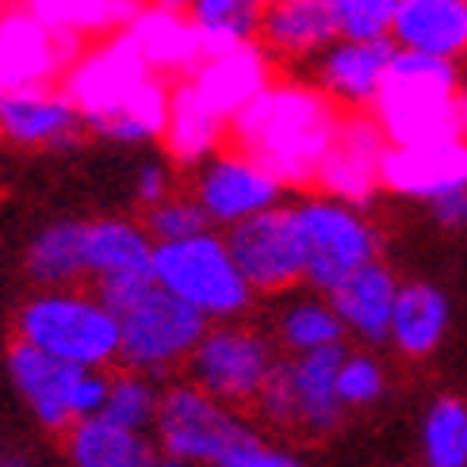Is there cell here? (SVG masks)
Listing matches in <instances>:
<instances>
[{"label":"cell","mask_w":467,"mask_h":467,"mask_svg":"<svg viewBox=\"0 0 467 467\" xmlns=\"http://www.w3.org/2000/svg\"><path fill=\"white\" fill-rule=\"evenodd\" d=\"M345 111L315 81L276 77L226 127V146L265 165L287 192H315L318 169L341 130Z\"/></svg>","instance_id":"obj_1"},{"label":"cell","mask_w":467,"mask_h":467,"mask_svg":"<svg viewBox=\"0 0 467 467\" xmlns=\"http://www.w3.org/2000/svg\"><path fill=\"white\" fill-rule=\"evenodd\" d=\"M463 88L456 62L399 50L383 77L376 104L368 108L391 146H425L460 139L456 92Z\"/></svg>","instance_id":"obj_2"},{"label":"cell","mask_w":467,"mask_h":467,"mask_svg":"<svg viewBox=\"0 0 467 467\" xmlns=\"http://www.w3.org/2000/svg\"><path fill=\"white\" fill-rule=\"evenodd\" d=\"M153 280L165 287L172 299H181L207 322H242L253 318L257 296L242 276L238 261L226 245L223 230H203L184 242L153 245Z\"/></svg>","instance_id":"obj_3"},{"label":"cell","mask_w":467,"mask_h":467,"mask_svg":"<svg viewBox=\"0 0 467 467\" xmlns=\"http://www.w3.org/2000/svg\"><path fill=\"white\" fill-rule=\"evenodd\" d=\"M16 341H27L73 368L119 364V318L96 291L81 287L31 296L16 315Z\"/></svg>","instance_id":"obj_4"},{"label":"cell","mask_w":467,"mask_h":467,"mask_svg":"<svg viewBox=\"0 0 467 467\" xmlns=\"http://www.w3.org/2000/svg\"><path fill=\"white\" fill-rule=\"evenodd\" d=\"M341 353L345 345L306 357H280L261 399L253 402L249 418L265 433H280V437H299V441L337 437L348 421V410L337 399Z\"/></svg>","instance_id":"obj_5"},{"label":"cell","mask_w":467,"mask_h":467,"mask_svg":"<svg viewBox=\"0 0 467 467\" xmlns=\"http://www.w3.org/2000/svg\"><path fill=\"white\" fill-rule=\"evenodd\" d=\"M291 211H296V226L303 238L306 287L318 296H329L357 268L383 257V234L368 215V207L303 192L299 200H291Z\"/></svg>","instance_id":"obj_6"},{"label":"cell","mask_w":467,"mask_h":467,"mask_svg":"<svg viewBox=\"0 0 467 467\" xmlns=\"http://www.w3.org/2000/svg\"><path fill=\"white\" fill-rule=\"evenodd\" d=\"M280 364V348L265 322H211L196 353L184 364V379L234 410H253L265 383Z\"/></svg>","instance_id":"obj_7"},{"label":"cell","mask_w":467,"mask_h":467,"mask_svg":"<svg viewBox=\"0 0 467 467\" xmlns=\"http://www.w3.org/2000/svg\"><path fill=\"white\" fill-rule=\"evenodd\" d=\"M253 430V418L245 410L211 399L196 383L177 379L161 387V406L153 418V444L158 452L181 463L219 467V460Z\"/></svg>","instance_id":"obj_8"},{"label":"cell","mask_w":467,"mask_h":467,"mask_svg":"<svg viewBox=\"0 0 467 467\" xmlns=\"http://www.w3.org/2000/svg\"><path fill=\"white\" fill-rule=\"evenodd\" d=\"M207 326L211 322L203 315L153 284L139 303H130L119 315V368L150 379H169L177 372L184 376V364L196 353Z\"/></svg>","instance_id":"obj_9"},{"label":"cell","mask_w":467,"mask_h":467,"mask_svg":"<svg viewBox=\"0 0 467 467\" xmlns=\"http://www.w3.org/2000/svg\"><path fill=\"white\" fill-rule=\"evenodd\" d=\"M226 245L238 261L242 276L249 280L257 299H284L291 291L306 287V257H303V238L296 226V211L284 200L280 207L261 211L238 226L223 230Z\"/></svg>","instance_id":"obj_10"},{"label":"cell","mask_w":467,"mask_h":467,"mask_svg":"<svg viewBox=\"0 0 467 467\" xmlns=\"http://www.w3.org/2000/svg\"><path fill=\"white\" fill-rule=\"evenodd\" d=\"M188 192L203 207V215L215 230H230L253 215H261V211L280 207L287 196V188L265 165L245 158L234 146H223L219 153H211L207 161L192 169Z\"/></svg>","instance_id":"obj_11"},{"label":"cell","mask_w":467,"mask_h":467,"mask_svg":"<svg viewBox=\"0 0 467 467\" xmlns=\"http://www.w3.org/2000/svg\"><path fill=\"white\" fill-rule=\"evenodd\" d=\"M153 73L146 66L142 50L134 47V38L127 31L100 38V43L85 47V54L62 73V88L73 108L88 119H100V115L123 108L134 92H139L146 81H153Z\"/></svg>","instance_id":"obj_12"},{"label":"cell","mask_w":467,"mask_h":467,"mask_svg":"<svg viewBox=\"0 0 467 467\" xmlns=\"http://www.w3.org/2000/svg\"><path fill=\"white\" fill-rule=\"evenodd\" d=\"M387 146L391 142L383 139L372 111H345L337 139L318 169L315 192L318 196H329V200L353 203V207H368L383 192Z\"/></svg>","instance_id":"obj_13"},{"label":"cell","mask_w":467,"mask_h":467,"mask_svg":"<svg viewBox=\"0 0 467 467\" xmlns=\"http://www.w3.org/2000/svg\"><path fill=\"white\" fill-rule=\"evenodd\" d=\"M81 54V43L47 31L27 8L16 5L0 12V96L62 81Z\"/></svg>","instance_id":"obj_14"},{"label":"cell","mask_w":467,"mask_h":467,"mask_svg":"<svg viewBox=\"0 0 467 467\" xmlns=\"http://www.w3.org/2000/svg\"><path fill=\"white\" fill-rule=\"evenodd\" d=\"M85 115L54 88H19L0 96V142L19 150H69L85 139Z\"/></svg>","instance_id":"obj_15"},{"label":"cell","mask_w":467,"mask_h":467,"mask_svg":"<svg viewBox=\"0 0 467 467\" xmlns=\"http://www.w3.org/2000/svg\"><path fill=\"white\" fill-rule=\"evenodd\" d=\"M399 47L387 38H337L326 54L315 57V85L341 111H368L383 88Z\"/></svg>","instance_id":"obj_16"},{"label":"cell","mask_w":467,"mask_h":467,"mask_svg":"<svg viewBox=\"0 0 467 467\" xmlns=\"http://www.w3.org/2000/svg\"><path fill=\"white\" fill-rule=\"evenodd\" d=\"M452 322H456L452 296L437 280H425V276L406 280L402 276L395 315H391V334H387V348L406 364L433 360L441 348L449 345Z\"/></svg>","instance_id":"obj_17"},{"label":"cell","mask_w":467,"mask_h":467,"mask_svg":"<svg viewBox=\"0 0 467 467\" xmlns=\"http://www.w3.org/2000/svg\"><path fill=\"white\" fill-rule=\"evenodd\" d=\"M276 73H280V66L272 62L265 54V47L253 38V43H242L234 50L203 57L200 69L192 77H184V81L230 127L234 115L245 111L272 81H276Z\"/></svg>","instance_id":"obj_18"},{"label":"cell","mask_w":467,"mask_h":467,"mask_svg":"<svg viewBox=\"0 0 467 467\" xmlns=\"http://www.w3.org/2000/svg\"><path fill=\"white\" fill-rule=\"evenodd\" d=\"M456 188H467V139L425 142V146H387V158H383L387 196L433 203Z\"/></svg>","instance_id":"obj_19"},{"label":"cell","mask_w":467,"mask_h":467,"mask_svg":"<svg viewBox=\"0 0 467 467\" xmlns=\"http://www.w3.org/2000/svg\"><path fill=\"white\" fill-rule=\"evenodd\" d=\"M399 284H402V276L395 272V265L379 257L372 265L357 268L341 287L329 291V303H334L348 341L360 348H387Z\"/></svg>","instance_id":"obj_20"},{"label":"cell","mask_w":467,"mask_h":467,"mask_svg":"<svg viewBox=\"0 0 467 467\" xmlns=\"http://www.w3.org/2000/svg\"><path fill=\"white\" fill-rule=\"evenodd\" d=\"M81 372L85 368L54 360V357L43 353V348H35L27 341H12V348H8V376L16 383V391L27 402L35 421L50 433H66L77 421L73 391H77Z\"/></svg>","instance_id":"obj_21"},{"label":"cell","mask_w":467,"mask_h":467,"mask_svg":"<svg viewBox=\"0 0 467 467\" xmlns=\"http://www.w3.org/2000/svg\"><path fill=\"white\" fill-rule=\"evenodd\" d=\"M337 38L341 31L326 0H280V5L261 8L257 19V43L276 66L315 62Z\"/></svg>","instance_id":"obj_22"},{"label":"cell","mask_w":467,"mask_h":467,"mask_svg":"<svg viewBox=\"0 0 467 467\" xmlns=\"http://www.w3.org/2000/svg\"><path fill=\"white\" fill-rule=\"evenodd\" d=\"M265 329L276 341L280 357H306V353H322V348L348 345L345 326L329 296H318L310 287L272 299L265 310Z\"/></svg>","instance_id":"obj_23"},{"label":"cell","mask_w":467,"mask_h":467,"mask_svg":"<svg viewBox=\"0 0 467 467\" xmlns=\"http://www.w3.org/2000/svg\"><path fill=\"white\" fill-rule=\"evenodd\" d=\"M134 47L142 50L146 66L165 77V81H184L200 69L203 62V38L188 12H169V8H142L127 27Z\"/></svg>","instance_id":"obj_24"},{"label":"cell","mask_w":467,"mask_h":467,"mask_svg":"<svg viewBox=\"0 0 467 467\" xmlns=\"http://www.w3.org/2000/svg\"><path fill=\"white\" fill-rule=\"evenodd\" d=\"M153 265V238L142 219L100 215L85 219V272L88 284H108L123 276H146Z\"/></svg>","instance_id":"obj_25"},{"label":"cell","mask_w":467,"mask_h":467,"mask_svg":"<svg viewBox=\"0 0 467 467\" xmlns=\"http://www.w3.org/2000/svg\"><path fill=\"white\" fill-rule=\"evenodd\" d=\"M391 43L399 50L460 62L467 54V5L460 0H399Z\"/></svg>","instance_id":"obj_26"},{"label":"cell","mask_w":467,"mask_h":467,"mask_svg":"<svg viewBox=\"0 0 467 467\" xmlns=\"http://www.w3.org/2000/svg\"><path fill=\"white\" fill-rule=\"evenodd\" d=\"M47 31L92 47L134 24V16L146 8V0H19Z\"/></svg>","instance_id":"obj_27"},{"label":"cell","mask_w":467,"mask_h":467,"mask_svg":"<svg viewBox=\"0 0 467 467\" xmlns=\"http://www.w3.org/2000/svg\"><path fill=\"white\" fill-rule=\"evenodd\" d=\"M62 437L69 467H153L161 460L150 433L123 430L108 418H85L69 425Z\"/></svg>","instance_id":"obj_28"},{"label":"cell","mask_w":467,"mask_h":467,"mask_svg":"<svg viewBox=\"0 0 467 467\" xmlns=\"http://www.w3.org/2000/svg\"><path fill=\"white\" fill-rule=\"evenodd\" d=\"M161 142H165V153L172 165L196 169L200 161H207L211 153H219L226 146V123L192 92L188 81H172Z\"/></svg>","instance_id":"obj_29"},{"label":"cell","mask_w":467,"mask_h":467,"mask_svg":"<svg viewBox=\"0 0 467 467\" xmlns=\"http://www.w3.org/2000/svg\"><path fill=\"white\" fill-rule=\"evenodd\" d=\"M27 276L43 287H77L88 280L85 272V219H57L43 226L27 245Z\"/></svg>","instance_id":"obj_30"},{"label":"cell","mask_w":467,"mask_h":467,"mask_svg":"<svg viewBox=\"0 0 467 467\" xmlns=\"http://www.w3.org/2000/svg\"><path fill=\"white\" fill-rule=\"evenodd\" d=\"M169 96H172V81L165 77H153L139 92L130 96L123 108H115L100 119H88V134L104 142H119V146H142L165 134V119H169Z\"/></svg>","instance_id":"obj_31"},{"label":"cell","mask_w":467,"mask_h":467,"mask_svg":"<svg viewBox=\"0 0 467 467\" xmlns=\"http://www.w3.org/2000/svg\"><path fill=\"white\" fill-rule=\"evenodd\" d=\"M421 467H467V399L433 395L418 421Z\"/></svg>","instance_id":"obj_32"},{"label":"cell","mask_w":467,"mask_h":467,"mask_svg":"<svg viewBox=\"0 0 467 467\" xmlns=\"http://www.w3.org/2000/svg\"><path fill=\"white\" fill-rule=\"evenodd\" d=\"M188 19L203 38V57L234 50L257 38L261 8L253 0H192Z\"/></svg>","instance_id":"obj_33"},{"label":"cell","mask_w":467,"mask_h":467,"mask_svg":"<svg viewBox=\"0 0 467 467\" xmlns=\"http://www.w3.org/2000/svg\"><path fill=\"white\" fill-rule=\"evenodd\" d=\"M391 395V368H387L379 348L345 345L337 364V399L348 414H364Z\"/></svg>","instance_id":"obj_34"},{"label":"cell","mask_w":467,"mask_h":467,"mask_svg":"<svg viewBox=\"0 0 467 467\" xmlns=\"http://www.w3.org/2000/svg\"><path fill=\"white\" fill-rule=\"evenodd\" d=\"M158 406H161V383L142 376V372H127V368H119V372H111L108 402H104L100 418L123 425V430L150 433L153 418H158Z\"/></svg>","instance_id":"obj_35"},{"label":"cell","mask_w":467,"mask_h":467,"mask_svg":"<svg viewBox=\"0 0 467 467\" xmlns=\"http://www.w3.org/2000/svg\"><path fill=\"white\" fill-rule=\"evenodd\" d=\"M142 226L153 238V245L184 242V238H196V234H203V230H215V226H211V219L203 215V207L192 200V192H181V188L172 192L169 200L146 207L142 211Z\"/></svg>","instance_id":"obj_36"},{"label":"cell","mask_w":467,"mask_h":467,"mask_svg":"<svg viewBox=\"0 0 467 467\" xmlns=\"http://www.w3.org/2000/svg\"><path fill=\"white\" fill-rule=\"evenodd\" d=\"M341 38H387L399 0H326Z\"/></svg>","instance_id":"obj_37"},{"label":"cell","mask_w":467,"mask_h":467,"mask_svg":"<svg viewBox=\"0 0 467 467\" xmlns=\"http://www.w3.org/2000/svg\"><path fill=\"white\" fill-rule=\"evenodd\" d=\"M219 467H310V460L296 444H280L276 437L265 433L261 425L253 421V430L219 460Z\"/></svg>","instance_id":"obj_38"},{"label":"cell","mask_w":467,"mask_h":467,"mask_svg":"<svg viewBox=\"0 0 467 467\" xmlns=\"http://www.w3.org/2000/svg\"><path fill=\"white\" fill-rule=\"evenodd\" d=\"M108 387H111V368H85L81 379H77V391H73V414H77V421L104 414Z\"/></svg>","instance_id":"obj_39"},{"label":"cell","mask_w":467,"mask_h":467,"mask_svg":"<svg viewBox=\"0 0 467 467\" xmlns=\"http://www.w3.org/2000/svg\"><path fill=\"white\" fill-rule=\"evenodd\" d=\"M177 192V181H172V161H142L139 172H134V203L142 211L169 200Z\"/></svg>","instance_id":"obj_40"},{"label":"cell","mask_w":467,"mask_h":467,"mask_svg":"<svg viewBox=\"0 0 467 467\" xmlns=\"http://www.w3.org/2000/svg\"><path fill=\"white\" fill-rule=\"evenodd\" d=\"M425 211H430V219H433L437 230L467 234V188H456V192H449V196L425 203Z\"/></svg>","instance_id":"obj_41"},{"label":"cell","mask_w":467,"mask_h":467,"mask_svg":"<svg viewBox=\"0 0 467 467\" xmlns=\"http://www.w3.org/2000/svg\"><path fill=\"white\" fill-rule=\"evenodd\" d=\"M456 127H460V139H467V85L456 92Z\"/></svg>","instance_id":"obj_42"},{"label":"cell","mask_w":467,"mask_h":467,"mask_svg":"<svg viewBox=\"0 0 467 467\" xmlns=\"http://www.w3.org/2000/svg\"><path fill=\"white\" fill-rule=\"evenodd\" d=\"M150 8H169V12H188L192 0H146Z\"/></svg>","instance_id":"obj_43"},{"label":"cell","mask_w":467,"mask_h":467,"mask_svg":"<svg viewBox=\"0 0 467 467\" xmlns=\"http://www.w3.org/2000/svg\"><path fill=\"white\" fill-rule=\"evenodd\" d=\"M153 467H196V463H181V460H169V456H161V460L153 463Z\"/></svg>","instance_id":"obj_44"},{"label":"cell","mask_w":467,"mask_h":467,"mask_svg":"<svg viewBox=\"0 0 467 467\" xmlns=\"http://www.w3.org/2000/svg\"><path fill=\"white\" fill-rule=\"evenodd\" d=\"M257 8H268V5H280V0H253Z\"/></svg>","instance_id":"obj_45"},{"label":"cell","mask_w":467,"mask_h":467,"mask_svg":"<svg viewBox=\"0 0 467 467\" xmlns=\"http://www.w3.org/2000/svg\"><path fill=\"white\" fill-rule=\"evenodd\" d=\"M460 5H467V0H460Z\"/></svg>","instance_id":"obj_46"}]
</instances>
